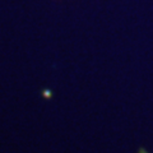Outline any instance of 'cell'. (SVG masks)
Masks as SVG:
<instances>
[{
	"label": "cell",
	"instance_id": "6da1fadb",
	"mask_svg": "<svg viewBox=\"0 0 153 153\" xmlns=\"http://www.w3.org/2000/svg\"><path fill=\"white\" fill-rule=\"evenodd\" d=\"M139 153H148V152H146L144 149H140V151H139Z\"/></svg>",
	"mask_w": 153,
	"mask_h": 153
}]
</instances>
